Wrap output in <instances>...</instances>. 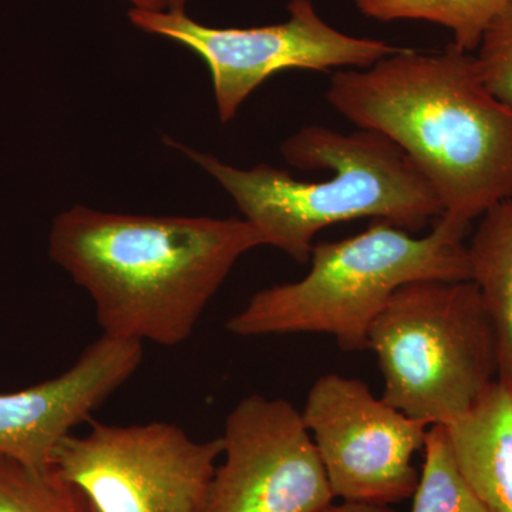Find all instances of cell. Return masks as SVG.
Wrapping results in <instances>:
<instances>
[{"label":"cell","instance_id":"1","mask_svg":"<svg viewBox=\"0 0 512 512\" xmlns=\"http://www.w3.org/2000/svg\"><path fill=\"white\" fill-rule=\"evenodd\" d=\"M326 100L362 130L392 140L436 192L443 215L471 224L512 198V106L485 87L474 53L453 42L404 47L333 74Z\"/></svg>","mask_w":512,"mask_h":512},{"label":"cell","instance_id":"2","mask_svg":"<svg viewBox=\"0 0 512 512\" xmlns=\"http://www.w3.org/2000/svg\"><path fill=\"white\" fill-rule=\"evenodd\" d=\"M264 245L244 218L57 215L49 255L92 296L111 338L173 348L190 338L242 255Z\"/></svg>","mask_w":512,"mask_h":512},{"label":"cell","instance_id":"3","mask_svg":"<svg viewBox=\"0 0 512 512\" xmlns=\"http://www.w3.org/2000/svg\"><path fill=\"white\" fill-rule=\"evenodd\" d=\"M165 141L218 181L264 245L298 264L311 259L316 235L338 222L375 218L414 234L443 215L426 178L392 140L376 131L340 133L306 126L286 138L281 146L286 163L330 171L332 177L323 181L296 180L266 164L248 170L232 167L211 154Z\"/></svg>","mask_w":512,"mask_h":512},{"label":"cell","instance_id":"4","mask_svg":"<svg viewBox=\"0 0 512 512\" xmlns=\"http://www.w3.org/2000/svg\"><path fill=\"white\" fill-rule=\"evenodd\" d=\"M470 231L471 224L446 215L424 237L376 220L353 237L315 244L305 278L255 293L227 329L244 338L325 333L345 352L367 350L370 326L397 289L471 281Z\"/></svg>","mask_w":512,"mask_h":512},{"label":"cell","instance_id":"5","mask_svg":"<svg viewBox=\"0 0 512 512\" xmlns=\"http://www.w3.org/2000/svg\"><path fill=\"white\" fill-rule=\"evenodd\" d=\"M384 402L447 426L497 380V339L473 281H417L393 293L367 339Z\"/></svg>","mask_w":512,"mask_h":512},{"label":"cell","instance_id":"6","mask_svg":"<svg viewBox=\"0 0 512 512\" xmlns=\"http://www.w3.org/2000/svg\"><path fill=\"white\" fill-rule=\"evenodd\" d=\"M288 13L285 22L258 28H212L171 10L131 8L128 19L141 32L187 47L207 64L221 123L234 119L248 97L275 74L366 69L404 49L332 28L312 0H291Z\"/></svg>","mask_w":512,"mask_h":512},{"label":"cell","instance_id":"7","mask_svg":"<svg viewBox=\"0 0 512 512\" xmlns=\"http://www.w3.org/2000/svg\"><path fill=\"white\" fill-rule=\"evenodd\" d=\"M221 456V437L192 440L164 421L92 423L60 441L53 464L96 512H200Z\"/></svg>","mask_w":512,"mask_h":512},{"label":"cell","instance_id":"8","mask_svg":"<svg viewBox=\"0 0 512 512\" xmlns=\"http://www.w3.org/2000/svg\"><path fill=\"white\" fill-rule=\"evenodd\" d=\"M301 413L335 498L389 505L412 497L420 477L412 460L429 424L336 373L313 383Z\"/></svg>","mask_w":512,"mask_h":512},{"label":"cell","instance_id":"9","mask_svg":"<svg viewBox=\"0 0 512 512\" xmlns=\"http://www.w3.org/2000/svg\"><path fill=\"white\" fill-rule=\"evenodd\" d=\"M221 440L225 460L200 512H320L332 504L315 441L286 400L261 394L239 400Z\"/></svg>","mask_w":512,"mask_h":512},{"label":"cell","instance_id":"10","mask_svg":"<svg viewBox=\"0 0 512 512\" xmlns=\"http://www.w3.org/2000/svg\"><path fill=\"white\" fill-rule=\"evenodd\" d=\"M143 343L101 335L62 375L0 393V456L35 468L53 466L64 437L127 383L143 362Z\"/></svg>","mask_w":512,"mask_h":512},{"label":"cell","instance_id":"11","mask_svg":"<svg viewBox=\"0 0 512 512\" xmlns=\"http://www.w3.org/2000/svg\"><path fill=\"white\" fill-rule=\"evenodd\" d=\"M458 467L491 512H512V384L495 380L447 424Z\"/></svg>","mask_w":512,"mask_h":512},{"label":"cell","instance_id":"12","mask_svg":"<svg viewBox=\"0 0 512 512\" xmlns=\"http://www.w3.org/2000/svg\"><path fill=\"white\" fill-rule=\"evenodd\" d=\"M467 248L497 339V379L512 384V198L485 212Z\"/></svg>","mask_w":512,"mask_h":512},{"label":"cell","instance_id":"13","mask_svg":"<svg viewBox=\"0 0 512 512\" xmlns=\"http://www.w3.org/2000/svg\"><path fill=\"white\" fill-rule=\"evenodd\" d=\"M366 18L379 22L423 20L451 30L454 45L477 52L484 33L512 0H355Z\"/></svg>","mask_w":512,"mask_h":512},{"label":"cell","instance_id":"14","mask_svg":"<svg viewBox=\"0 0 512 512\" xmlns=\"http://www.w3.org/2000/svg\"><path fill=\"white\" fill-rule=\"evenodd\" d=\"M0 512H94L79 485L53 464L30 467L0 456Z\"/></svg>","mask_w":512,"mask_h":512},{"label":"cell","instance_id":"15","mask_svg":"<svg viewBox=\"0 0 512 512\" xmlns=\"http://www.w3.org/2000/svg\"><path fill=\"white\" fill-rule=\"evenodd\" d=\"M423 450L412 512H491L461 473L446 426L429 427Z\"/></svg>","mask_w":512,"mask_h":512},{"label":"cell","instance_id":"16","mask_svg":"<svg viewBox=\"0 0 512 512\" xmlns=\"http://www.w3.org/2000/svg\"><path fill=\"white\" fill-rule=\"evenodd\" d=\"M476 59L485 87L512 106V3L484 33Z\"/></svg>","mask_w":512,"mask_h":512},{"label":"cell","instance_id":"17","mask_svg":"<svg viewBox=\"0 0 512 512\" xmlns=\"http://www.w3.org/2000/svg\"><path fill=\"white\" fill-rule=\"evenodd\" d=\"M320 512H396L389 505L356 503V501H343V504H330Z\"/></svg>","mask_w":512,"mask_h":512},{"label":"cell","instance_id":"18","mask_svg":"<svg viewBox=\"0 0 512 512\" xmlns=\"http://www.w3.org/2000/svg\"><path fill=\"white\" fill-rule=\"evenodd\" d=\"M134 9L167 10V0H127Z\"/></svg>","mask_w":512,"mask_h":512},{"label":"cell","instance_id":"19","mask_svg":"<svg viewBox=\"0 0 512 512\" xmlns=\"http://www.w3.org/2000/svg\"><path fill=\"white\" fill-rule=\"evenodd\" d=\"M188 0H167V10L171 12H185Z\"/></svg>","mask_w":512,"mask_h":512},{"label":"cell","instance_id":"20","mask_svg":"<svg viewBox=\"0 0 512 512\" xmlns=\"http://www.w3.org/2000/svg\"><path fill=\"white\" fill-rule=\"evenodd\" d=\"M94 512H96V511H94Z\"/></svg>","mask_w":512,"mask_h":512}]
</instances>
